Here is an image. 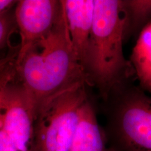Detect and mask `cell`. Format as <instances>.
<instances>
[{"label": "cell", "mask_w": 151, "mask_h": 151, "mask_svg": "<svg viewBox=\"0 0 151 151\" xmlns=\"http://www.w3.org/2000/svg\"><path fill=\"white\" fill-rule=\"evenodd\" d=\"M17 1L14 0H0V15L11 11L16 6Z\"/></svg>", "instance_id": "13"}, {"label": "cell", "mask_w": 151, "mask_h": 151, "mask_svg": "<svg viewBox=\"0 0 151 151\" xmlns=\"http://www.w3.org/2000/svg\"><path fill=\"white\" fill-rule=\"evenodd\" d=\"M124 1L127 16L128 35L141 31L151 20V0H126Z\"/></svg>", "instance_id": "10"}, {"label": "cell", "mask_w": 151, "mask_h": 151, "mask_svg": "<svg viewBox=\"0 0 151 151\" xmlns=\"http://www.w3.org/2000/svg\"><path fill=\"white\" fill-rule=\"evenodd\" d=\"M64 11L63 0H20L14 8L20 43L15 62L53 29Z\"/></svg>", "instance_id": "6"}, {"label": "cell", "mask_w": 151, "mask_h": 151, "mask_svg": "<svg viewBox=\"0 0 151 151\" xmlns=\"http://www.w3.org/2000/svg\"><path fill=\"white\" fill-rule=\"evenodd\" d=\"M129 61L139 88L151 92V20L138 35Z\"/></svg>", "instance_id": "9"}, {"label": "cell", "mask_w": 151, "mask_h": 151, "mask_svg": "<svg viewBox=\"0 0 151 151\" xmlns=\"http://www.w3.org/2000/svg\"><path fill=\"white\" fill-rule=\"evenodd\" d=\"M109 130L116 151H151V96L122 86L111 94Z\"/></svg>", "instance_id": "3"}, {"label": "cell", "mask_w": 151, "mask_h": 151, "mask_svg": "<svg viewBox=\"0 0 151 151\" xmlns=\"http://www.w3.org/2000/svg\"><path fill=\"white\" fill-rule=\"evenodd\" d=\"M127 16L121 0H94L93 25L83 69L88 84L107 99L134 73L125 58L123 42Z\"/></svg>", "instance_id": "2"}, {"label": "cell", "mask_w": 151, "mask_h": 151, "mask_svg": "<svg viewBox=\"0 0 151 151\" xmlns=\"http://www.w3.org/2000/svg\"><path fill=\"white\" fill-rule=\"evenodd\" d=\"M14 64L16 78L27 90L37 111L47 100L61 92L79 84L88 85L73 50L65 7L51 32Z\"/></svg>", "instance_id": "1"}, {"label": "cell", "mask_w": 151, "mask_h": 151, "mask_svg": "<svg viewBox=\"0 0 151 151\" xmlns=\"http://www.w3.org/2000/svg\"><path fill=\"white\" fill-rule=\"evenodd\" d=\"M14 8L5 14L0 15V48L4 46L11 34L17 28Z\"/></svg>", "instance_id": "12"}, {"label": "cell", "mask_w": 151, "mask_h": 151, "mask_svg": "<svg viewBox=\"0 0 151 151\" xmlns=\"http://www.w3.org/2000/svg\"><path fill=\"white\" fill-rule=\"evenodd\" d=\"M86 83L77 85L47 100L38 109L35 151H69L81 106L88 99Z\"/></svg>", "instance_id": "4"}, {"label": "cell", "mask_w": 151, "mask_h": 151, "mask_svg": "<svg viewBox=\"0 0 151 151\" xmlns=\"http://www.w3.org/2000/svg\"><path fill=\"white\" fill-rule=\"evenodd\" d=\"M69 151H116L107 145L106 137L89 99L81 108L78 126Z\"/></svg>", "instance_id": "8"}, {"label": "cell", "mask_w": 151, "mask_h": 151, "mask_svg": "<svg viewBox=\"0 0 151 151\" xmlns=\"http://www.w3.org/2000/svg\"><path fill=\"white\" fill-rule=\"evenodd\" d=\"M11 76L1 94L3 126L18 151H35L37 109L33 100L17 78Z\"/></svg>", "instance_id": "5"}, {"label": "cell", "mask_w": 151, "mask_h": 151, "mask_svg": "<svg viewBox=\"0 0 151 151\" xmlns=\"http://www.w3.org/2000/svg\"><path fill=\"white\" fill-rule=\"evenodd\" d=\"M14 55H9L7 57H5V58H2V59L0 60V69L4 67L5 65H6L7 64H9V62L13 61L14 59Z\"/></svg>", "instance_id": "14"}, {"label": "cell", "mask_w": 151, "mask_h": 151, "mask_svg": "<svg viewBox=\"0 0 151 151\" xmlns=\"http://www.w3.org/2000/svg\"><path fill=\"white\" fill-rule=\"evenodd\" d=\"M63 4L73 50L83 67L93 25L94 0H63Z\"/></svg>", "instance_id": "7"}, {"label": "cell", "mask_w": 151, "mask_h": 151, "mask_svg": "<svg viewBox=\"0 0 151 151\" xmlns=\"http://www.w3.org/2000/svg\"><path fill=\"white\" fill-rule=\"evenodd\" d=\"M12 74L9 67L0 69V151H18L3 126L1 112V94L5 83Z\"/></svg>", "instance_id": "11"}]
</instances>
